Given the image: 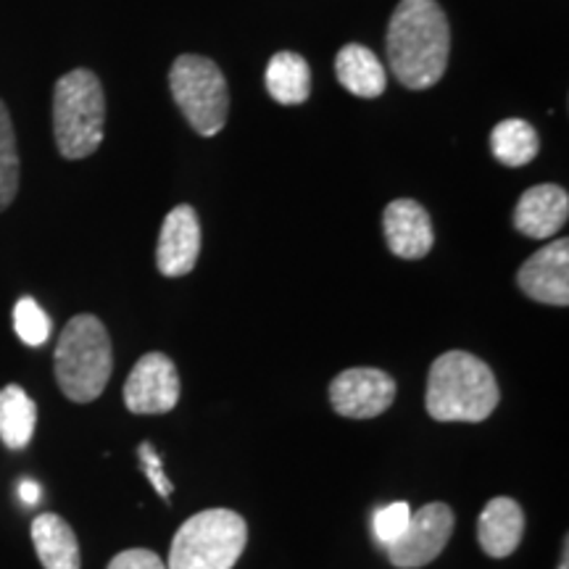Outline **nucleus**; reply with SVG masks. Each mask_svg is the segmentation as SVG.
<instances>
[{"mask_svg": "<svg viewBox=\"0 0 569 569\" xmlns=\"http://www.w3.org/2000/svg\"><path fill=\"white\" fill-rule=\"evenodd\" d=\"M525 536V511L515 498H490L478 519L480 549L493 559H507L519 549Z\"/></svg>", "mask_w": 569, "mask_h": 569, "instance_id": "14", "label": "nucleus"}, {"mask_svg": "<svg viewBox=\"0 0 569 569\" xmlns=\"http://www.w3.org/2000/svg\"><path fill=\"white\" fill-rule=\"evenodd\" d=\"M559 569H569V540L565 538V551H561V565Z\"/></svg>", "mask_w": 569, "mask_h": 569, "instance_id": "26", "label": "nucleus"}, {"mask_svg": "<svg viewBox=\"0 0 569 569\" xmlns=\"http://www.w3.org/2000/svg\"><path fill=\"white\" fill-rule=\"evenodd\" d=\"M106 127L103 84L90 69H74L56 82L53 134L63 159H88L101 148Z\"/></svg>", "mask_w": 569, "mask_h": 569, "instance_id": "4", "label": "nucleus"}, {"mask_svg": "<svg viewBox=\"0 0 569 569\" xmlns=\"http://www.w3.org/2000/svg\"><path fill=\"white\" fill-rule=\"evenodd\" d=\"M138 459H140L142 469H146L148 478H151L156 493H159L161 498H167V501H169V496H172V482H169L167 475H163V461H161L159 453L153 451V446L151 443H142L140 451H138Z\"/></svg>", "mask_w": 569, "mask_h": 569, "instance_id": "23", "label": "nucleus"}, {"mask_svg": "<svg viewBox=\"0 0 569 569\" xmlns=\"http://www.w3.org/2000/svg\"><path fill=\"white\" fill-rule=\"evenodd\" d=\"M19 190V151L9 109L0 101V211L13 203Z\"/></svg>", "mask_w": 569, "mask_h": 569, "instance_id": "20", "label": "nucleus"}, {"mask_svg": "<svg viewBox=\"0 0 569 569\" xmlns=\"http://www.w3.org/2000/svg\"><path fill=\"white\" fill-rule=\"evenodd\" d=\"M396 401V380L375 367H356L330 382V403L340 417L372 419Z\"/></svg>", "mask_w": 569, "mask_h": 569, "instance_id": "9", "label": "nucleus"}, {"mask_svg": "<svg viewBox=\"0 0 569 569\" xmlns=\"http://www.w3.org/2000/svg\"><path fill=\"white\" fill-rule=\"evenodd\" d=\"M409 517H411V509H409L407 501L388 503V507L377 509L375 517H372L375 538L380 540L382 546L393 543V540L403 532V528L409 525Z\"/></svg>", "mask_w": 569, "mask_h": 569, "instance_id": "22", "label": "nucleus"}, {"mask_svg": "<svg viewBox=\"0 0 569 569\" xmlns=\"http://www.w3.org/2000/svg\"><path fill=\"white\" fill-rule=\"evenodd\" d=\"M109 569H167V565L151 549H127L109 561Z\"/></svg>", "mask_w": 569, "mask_h": 569, "instance_id": "24", "label": "nucleus"}, {"mask_svg": "<svg viewBox=\"0 0 569 569\" xmlns=\"http://www.w3.org/2000/svg\"><path fill=\"white\" fill-rule=\"evenodd\" d=\"M19 496H21V501L27 503V507H34V503L40 501V488H38V482H30V480L21 482Z\"/></svg>", "mask_w": 569, "mask_h": 569, "instance_id": "25", "label": "nucleus"}, {"mask_svg": "<svg viewBox=\"0 0 569 569\" xmlns=\"http://www.w3.org/2000/svg\"><path fill=\"white\" fill-rule=\"evenodd\" d=\"M453 525L457 519L448 503H427L409 517L401 536L386 546L390 565L398 569H419L436 561L453 536Z\"/></svg>", "mask_w": 569, "mask_h": 569, "instance_id": "7", "label": "nucleus"}, {"mask_svg": "<svg viewBox=\"0 0 569 569\" xmlns=\"http://www.w3.org/2000/svg\"><path fill=\"white\" fill-rule=\"evenodd\" d=\"M501 390L486 361L467 351H446L427 375L425 409L436 422H486L493 415Z\"/></svg>", "mask_w": 569, "mask_h": 569, "instance_id": "2", "label": "nucleus"}, {"mask_svg": "<svg viewBox=\"0 0 569 569\" xmlns=\"http://www.w3.org/2000/svg\"><path fill=\"white\" fill-rule=\"evenodd\" d=\"M569 196L559 184L546 182L525 190L515 206L517 232L528 234L532 240H546L557 234L567 224Z\"/></svg>", "mask_w": 569, "mask_h": 569, "instance_id": "13", "label": "nucleus"}, {"mask_svg": "<svg viewBox=\"0 0 569 569\" xmlns=\"http://www.w3.org/2000/svg\"><path fill=\"white\" fill-rule=\"evenodd\" d=\"M390 71L403 88L427 90L446 74L451 27L436 0H401L388 24Z\"/></svg>", "mask_w": 569, "mask_h": 569, "instance_id": "1", "label": "nucleus"}, {"mask_svg": "<svg viewBox=\"0 0 569 569\" xmlns=\"http://www.w3.org/2000/svg\"><path fill=\"white\" fill-rule=\"evenodd\" d=\"M34 425H38V407L27 390L21 386H6L0 390V440L11 451H21L27 448L32 436Z\"/></svg>", "mask_w": 569, "mask_h": 569, "instance_id": "18", "label": "nucleus"}, {"mask_svg": "<svg viewBox=\"0 0 569 569\" xmlns=\"http://www.w3.org/2000/svg\"><path fill=\"white\" fill-rule=\"evenodd\" d=\"M336 74L338 82L359 98H377L388 88V74L382 61L367 46H359V42H348V46L340 48L336 59Z\"/></svg>", "mask_w": 569, "mask_h": 569, "instance_id": "16", "label": "nucleus"}, {"mask_svg": "<svg viewBox=\"0 0 569 569\" xmlns=\"http://www.w3.org/2000/svg\"><path fill=\"white\" fill-rule=\"evenodd\" d=\"M517 284L532 301L565 309L569 303V240L559 238L532 253L519 267Z\"/></svg>", "mask_w": 569, "mask_h": 569, "instance_id": "10", "label": "nucleus"}, {"mask_svg": "<svg viewBox=\"0 0 569 569\" xmlns=\"http://www.w3.org/2000/svg\"><path fill=\"white\" fill-rule=\"evenodd\" d=\"M13 327H17L21 343L32 348L42 346L51 338V319H48L46 311L40 309V303L30 296L19 298V303L13 306Z\"/></svg>", "mask_w": 569, "mask_h": 569, "instance_id": "21", "label": "nucleus"}, {"mask_svg": "<svg viewBox=\"0 0 569 569\" xmlns=\"http://www.w3.org/2000/svg\"><path fill=\"white\" fill-rule=\"evenodd\" d=\"M248 543L246 519L232 509H206L177 530L167 569H232Z\"/></svg>", "mask_w": 569, "mask_h": 569, "instance_id": "5", "label": "nucleus"}, {"mask_svg": "<svg viewBox=\"0 0 569 569\" xmlns=\"http://www.w3.org/2000/svg\"><path fill=\"white\" fill-rule=\"evenodd\" d=\"M182 382L167 353L140 356L124 380V403L132 415H167L180 403Z\"/></svg>", "mask_w": 569, "mask_h": 569, "instance_id": "8", "label": "nucleus"}, {"mask_svg": "<svg viewBox=\"0 0 569 569\" xmlns=\"http://www.w3.org/2000/svg\"><path fill=\"white\" fill-rule=\"evenodd\" d=\"M490 151L503 167H525L540 151L536 127L525 119H503L490 132Z\"/></svg>", "mask_w": 569, "mask_h": 569, "instance_id": "19", "label": "nucleus"}, {"mask_svg": "<svg viewBox=\"0 0 569 569\" xmlns=\"http://www.w3.org/2000/svg\"><path fill=\"white\" fill-rule=\"evenodd\" d=\"M201 256V222L193 206L180 203L163 219L156 246V267L163 277H184L193 272Z\"/></svg>", "mask_w": 569, "mask_h": 569, "instance_id": "11", "label": "nucleus"}, {"mask_svg": "<svg viewBox=\"0 0 569 569\" xmlns=\"http://www.w3.org/2000/svg\"><path fill=\"white\" fill-rule=\"evenodd\" d=\"M53 372L69 401L90 403L103 393L113 372V348L101 319L92 315L69 319L56 343Z\"/></svg>", "mask_w": 569, "mask_h": 569, "instance_id": "3", "label": "nucleus"}, {"mask_svg": "<svg viewBox=\"0 0 569 569\" xmlns=\"http://www.w3.org/2000/svg\"><path fill=\"white\" fill-rule=\"evenodd\" d=\"M267 90L277 103L298 106L306 103L311 92V69L303 56L293 51H280L272 56L267 67Z\"/></svg>", "mask_w": 569, "mask_h": 569, "instance_id": "17", "label": "nucleus"}, {"mask_svg": "<svg viewBox=\"0 0 569 569\" xmlns=\"http://www.w3.org/2000/svg\"><path fill=\"white\" fill-rule=\"evenodd\" d=\"M34 551L42 569H80V540H77L74 530L69 528V522L53 511L38 515L32 519L30 528Z\"/></svg>", "mask_w": 569, "mask_h": 569, "instance_id": "15", "label": "nucleus"}, {"mask_svg": "<svg viewBox=\"0 0 569 569\" xmlns=\"http://www.w3.org/2000/svg\"><path fill=\"white\" fill-rule=\"evenodd\" d=\"M382 230H386L390 253H396L398 259H425L432 251V243H436L430 213L425 211L422 203L411 201V198H398V201H390L386 206Z\"/></svg>", "mask_w": 569, "mask_h": 569, "instance_id": "12", "label": "nucleus"}, {"mask_svg": "<svg viewBox=\"0 0 569 569\" xmlns=\"http://www.w3.org/2000/svg\"><path fill=\"white\" fill-rule=\"evenodd\" d=\"M169 88L174 103L203 138H213L224 130L230 113V92L222 69L206 56L184 53L169 69Z\"/></svg>", "mask_w": 569, "mask_h": 569, "instance_id": "6", "label": "nucleus"}]
</instances>
